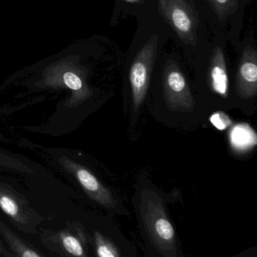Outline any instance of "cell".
I'll list each match as a JSON object with an SVG mask.
<instances>
[{"label": "cell", "mask_w": 257, "mask_h": 257, "mask_svg": "<svg viewBox=\"0 0 257 257\" xmlns=\"http://www.w3.org/2000/svg\"><path fill=\"white\" fill-rule=\"evenodd\" d=\"M134 207L145 256L185 257L179 236L159 195L152 190H142Z\"/></svg>", "instance_id": "6da1fadb"}, {"label": "cell", "mask_w": 257, "mask_h": 257, "mask_svg": "<svg viewBox=\"0 0 257 257\" xmlns=\"http://www.w3.org/2000/svg\"><path fill=\"white\" fill-rule=\"evenodd\" d=\"M164 94L167 105L178 111H190L194 100L182 72L175 66L164 70L163 77Z\"/></svg>", "instance_id": "5b68a950"}, {"label": "cell", "mask_w": 257, "mask_h": 257, "mask_svg": "<svg viewBox=\"0 0 257 257\" xmlns=\"http://www.w3.org/2000/svg\"><path fill=\"white\" fill-rule=\"evenodd\" d=\"M63 81H64L65 84L72 90H79L82 86L81 79L72 72L65 73L63 75Z\"/></svg>", "instance_id": "8fae6325"}, {"label": "cell", "mask_w": 257, "mask_h": 257, "mask_svg": "<svg viewBox=\"0 0 257 257\" xmlns=\"http://www.w3.org/2000/svg\"><path fill=\"white\" fill-rule=\"evenodd\" d=\"M0 208L10 217L17 229L29 235H36L42 218L21 205L15 198L6 193H0Z\"/></svg>", "instance_id": "8992f818"}, {"label": "cell", "mask_w": 257, "mask_h": 257, "mask_svg": "<svg viewBox=\"0 0 257 257\" xmlns=\"http://www.w3.org/2000/svg\"><path fill=\"white\" fill-rule=\"evenodd\" d=\"M236 87L238 94L244 99L256 96L257 92V66L256 54H244L238 68Z\"/></svg>", "instance_id": "ba28073f"}, {"label": "cell", "mask_w": 257, "mask_h": 257, "mask_svg": "<svg viewBox=\"0 0 257 257\" xmlns=\"http://www.w3.org/2000/svg\"><path fill=\"white\" fill-rule=\"evenodd\" d=\"M0 254L3 255L5 257H15L12 252L9 251V250L5 247L1 238H0Z\"/></svg>", "instance_id": "7c38bea8"}, {"label": "cell", "mask_w": 257, "mask_h": 257, "mask_svg": "<svg viewBox=\"0 0 257 257\" xmlns=\"http://www.w3.org/2000/svg\"><path fill=\"white\" fill-rule=\"evenodd\" d=\"M207 82L211 93L220 99L229 98V77L223 50L217 48L214 51L208 68Z\"/></svg>", "instance_id": "52a82bcc"}, {"label": "cell", "mask_w": 257, "mask_h": 257, "mask_svg": "<svg viewBox=\"0 0 257 257\" xmlns=\"http://www.w3.org/2000/svg\"><path fill=\"white\" fill-rule=\"evenodd\" d=\"M214 3H215L216 6H226V5L232 3L233 0H213Z\"/></svg>", "instance_id": "4fadbf2b"}, {"label": "cell", "mask_w": 257, "mask_h": 257, "mask_svg": "<svg viewBox=\"0 0 257 257\" xmlns=\"http://www.w3.org/2000/svg\"><path fill=\"white\" fill-rule=\"evenodd\" d=\"M126 1L131 2V3H133V2H136L137 0H126Z\"/></svg>", "instance_id": "5bb4252c"}, {"label": "cell", "mask_w": 257, "mask_h": 257, "mask_svg": "<svg viewBox=\"0 0 257 257\" xmlns=\"http://www.w3.org/2000/svg\"><path fill=\"white\" fill-rule=\"evenodd\" d=\"M93 241L95 253L98 257H131V252L125 251V238L121 239L119 235L116 238L109 234L95 229L90 237ZM130 245V244H128Z\"/></svg>", "instance_id": "9c48e42d"}, {"label": "cell", "mask_w": 257, "mask_h": 257, "mask_svg": "<svg viewBox=\"0 0 257 257\" xmlns=\"http://www.w3.org/2000/svg\"><path fill=\"white\" fill-rule=\"evenodd\" d=\"M160 8L169 24L187 43L196 42L197 18L187 0H159Z\"/></svg>", "instance_id": "277c9868"}, {"label": "cell", "mask_w": 257, "mask_h": 257, "mask_svg": "<svg viewBox=\"0 0 257 257\" xmlns=\"http://www.w3.org/2000/svg\"><path fill=\"white\" fill-rule=\"evenodd\" d=\"M0 235L15 257H44L3 221H0Z\"/></svg>", "instance_id": "30bf717a"}, {"label": "cell", "mask_w": 257, "mask_h": 257, "mask_svg": "<svg viewBox=\"0 0 257 257\" xmlns=\"http://www.w3.org/2000/svg\"><path fill=\"white\" fill-rule=\"evenodd\" d=\"M91 238L79 223H72L58 231L40 232L41 243L53 253L62 257H89Z\"/></svg>", "instance_id": "7a4b0ae2"}, {"label": "cell", "mask_w": 257, "mask_h": 257, "mask_svg": "<svg viewBox=\"0 0 257 257\" xmlns=\"http://www.w3.org/2000/svg\"><path fill=\"white\" fill-rule=\"evenodd\" d=\"M156 49V41H151L143 47L131 66L130 83L132 93L133 105L135 111L139 109L146 97Z\"/></svg>", "instance_id": "3957f363"}]
</instances>
